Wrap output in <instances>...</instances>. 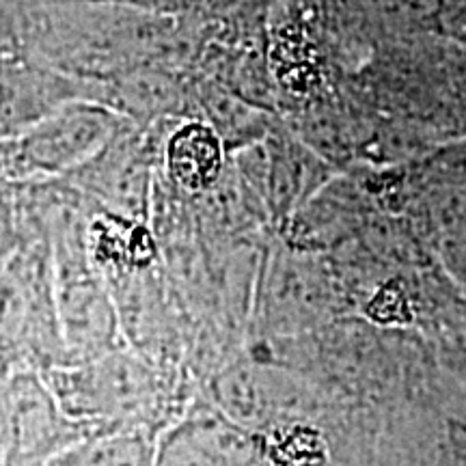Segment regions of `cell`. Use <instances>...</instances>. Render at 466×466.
I'll return each instance as SVG.
<instances>
[{
  "instance_id": "obj_1",
  "label": "cell",
  "mask_w": 466,
  "mask_h": 466,
  "mask_svg": "<svg viewBox=\"0 0 466 466\" xmlns=\"http://www.w3.org/2000/svg\"><path fill=\"white\" fill-rule=\"evenodd\" d=\"M168 167L173 177L190 190L208 188L220 171V145L209 127L192 124L173 137L168 145Z\"/></svg>"
}]
</instances>
